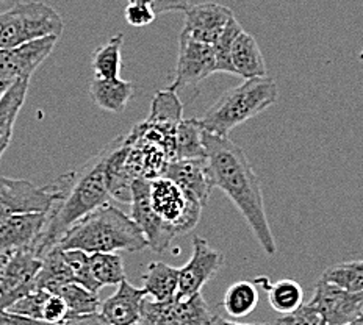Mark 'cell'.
<instances>
[{"label":"cell","instance_id":"obj_8","mask_svg":"<svg viewBox=\"0 0 363 325\" xmlns=\"http://www.w3.org/2000/svg\"><path fill=\"white\" fill-rule=\"evenodd\" d=\"M55 194L49 186H36L27 180L0 176V219L24 213H49Z\"/></svg>","mask_w":363,"mask_h":325},{"label":"cell","instance_id":"obj_2","mask_svg":"<svg viewBox=\"0 0 363 325\" xmlns=\"http://www.w3.org/2000/svg\"><path fill=\"white\" fill-rule=\"evenodd\" d=\"M202 141L215 188H219L243 215L264 253L274 256L277 246L264 211L262 183L245 150L229 136H216L206 130Z\"/></svg>","mask_w":363,"mask_h":325},{"label":"cell","instance_id":"obj_3","mask_svg":"<svg viewBox=\"0 0 363 325\" xmlns=\"http://www.w3.org/2000/svg\"><path fill=\"white\" fill-rule=\"evenodd\" d=\"M58 246L63 251H77L91 253L140 252L147 247V241L138 225L124 211L105 203L89 213L67 230Z\"/></svg>","mask_w":363,"mask_h":325},{"label":"cell","instance_id":"obj_24","mask_svg":"<svg viewBox=\"0 0 363 325\" xmlns=\"http://www.w3.org/2000/svg\"><path fill=\"white\" fill-rule=\"evenodd\" d=\"M254 283L262 285L268 294V302L271 308L277 313L290 314L301 308L302 300H304V291L301 285L290 278H284L276 283H269L267 277L255 278Z\"/></svg>","mask_w":363,"mask_h":325},{"label":"cell","instance_id":"obj_30","mask_svg":"<svg viewBox=\"0 0 363 325\" xmlns=\"http://www.w3.org/2000/svg\"><path fill=\"white\" fill-rule=\"evenodd\" d=\"M323 282L335 285L350 292H363V260L338 263L324 270Z\"/></svg>","mask_w":363,"mask_h":325},{"label":"cell","instance_id":"obj_4","mask_svg":"<svg viewBox=\"0 0 363 325\" xmlns=\"http://www.w3.org/2000/svg\"><path fill=\"white\" fill-rule=\"evenodd\" d=\"M276 81L269 77L245 80L227 89L201 119L203 130L216 136H229L238 125L259 116L277 101Z\"/></svg>","mask_w":363,"mask_h":325},{"label":"cell","instance_id":"obj_40","mask_svg":"<svg viewBox=\"0 0 363 325\" xmlns=\"http://www.w3.org/2000/svg\"><path fill=\"white\" fill-rule=\"evenodd\" d=\"M208 325H276V324H269V322H252V324H241V322H232L227 321L221 316H213Z\"/></svg>","mask_w":363,"mask_h":325},{"label":"cell","instance_id":"obj_6","mask_svg":"<svg viewBox=\"0 0 363 325\" xmlns=\"http://www.w3.org/2000/svg\"><path fill=\"white\" fill-rule=\"evenodd\" d=\"M150 203L174 235H184L198 225L202 205L194 195L168 177L150 181Z\"/></svg>","mask_w":363,"mask_h":325},{"label":"cell","instance_id":"obj_12","mask_svg":"<svg viewBox=\"0 0 363 325\" xmlns=\"http://www.w3.org/2000/svg\"><path fill=\"white\" fill-rule=\"evenodd\" d=\"M215 52L211 45L180 35L176 75L169 89L177 91L199 85L202 80L215 74Z\"/></svg>","mask_w":363,"mask_h":325},{"label":"cell","instance_id":"obj_21","mask_svg":"<svg viewBox=\"0 0 363 325\" xmlns=\"http://www.w3.org/2000/svg\"><path fill=\"white\" fill-rule=\"evenodd\" d=\"M143 290L147 297L157 302L174 300L179 290V268L160 261L149 263L143 274Z\"/></svg>","mask_w":363,"mask_h":325},{"label":"cell","instance_id":"obj_28","mask_svg":"<svg viewBox=\"0 0 363 325\" xmlns=\"http://www.w3.org/2000/svg\"><path fill=\"white\" fill-rule=\"evenodd\" d=\"M54 294H58L65 300L67 312H69V317L97 313L101 305L99 296L96 292H91L89 290L83 288V286L77 283L65 285Z\"/></svg>","mask_w":363,"mask_h":325},{"label":"cell","instance_id":"obj_42","mask_svg":"<svg viewBox=\"0 0 363 325\" xmlns=\"http://www.w3.org/2000/svg\"><path fill=\"white\" fill-rule=\"evenodd\" d=\"M345 325H363V312L359 316H355L354 319H351L350 322L345 324Z\"/></svg>","mask_w":363,"mask_h":325},{"label":"cell","instance_id":"obj_45","mask_svg":"<svg viewBox=\"0 0 363 325\" xmlns=\"http://www.w3.org/2000/svg\"><path fill=\"white\" fill-rule=\"evenodd\" d=\"M0 2H4V0H0Z\"/></svg>","mask_w":363,"mask_h":325},{"label":"cell","instance_id":"obj_25","mask_svg":"<svg viewBox=\"0 0 363 325\" xmlns=\"http://www.w3.org/2000/svg\"><path fill=\"white\" fill-rule=\"evenodd\" d=\"M203 127L201 119L190 118L182 119L174 136V147H176V160H190V158H203Z\"/></svg>","mask_w":363,"mask_h":325},{"label":"cell","instance_id":"obj_38","mask_svg":"<svg viewBox=\"0 0 363 325\" xmlns=\"http://www.w3.org/2000/svg\"><path fill=\"white\" fill-rule=\"evenodd\" d=\"M0 325H49V324L30 319V317L11 313L9 309L0 308Z\"/></svg>","mask_w":363,"mask_h":325},{"label":"cell","instance_id":"obj_34","mask_svg":"<svg viewBox=\"0 0 363 325\" xmlns=\"http://www.w3.org/2000/svg\"><path fill=\"white\" fill-rule=\"evenodd\" d=\"M174 300L157 302L146 296L143 300L140 321L136 325H172Z\"/></svg>","mask_w":363,"mask_h":325},{"label":"cell","instance_id":"obj_43","mask_svg":"<svg viewBox=\"0 0 363 325\" xmlns=\"http://www.w3.org/2000/svg\"><path fill=\"white\" fill-rule=\"evenodd\" d=\"M359 59H360V62H363V47H362V50H360V54H359Z\"/></svg>","mask_w":363,"mask_h":325},{"label":"cell","instance_id":"obj_36","mask_svg":"<svg viewBox=\"0 0 363 325\" xmlns=\"http://www.w3.org/2000/svg\"><path fill=\"white\" fill-rule=\"evenodd\" d=\"M321 317L318 316L308 305H302L296 312L285 314L276 321V325H320Z\"/></svg>","mask_w":363,"mask_h":325},{"label":"cell","instance_id":"obj_14","mask_svg":"<svg viewBox=\"0 0 363 325\" xmlns=\"http://www.w3.org/2000/svg\"><path fill=\"white\" fill-rule=\"evenodd\" d=\"M45 219V213H24L0 219V256L19 251H36Z\"/></svg>","mask_w":363,"mask_h":325},{"label":"cell","instance_id":"obj_44","mask_svg":"<svg viewBox=\"0 0 363 325\" xmlns=\"http://www.w3.org/2000/svg\"><path fill=\"white\" fill-rule=\"evenodd\" d=\"M320 325H326V324H324V322H323V321H321V322H320Z\"/></svg>","mask_w":363,"mask_h":325},{"label":"cell","instance_id":"obj_39","mask_svg":"<svg viewBox=\"0 0 363 325\" xmlns=\"http://www.w3.org/2000/svg\"><path fill=\"white\" fill-rule=\"evenodd\" d=\"M60 325H111V324L105 321L101 313H93V314L69 317V319Z\"/></svg>","mask_w":363,"mask_h":325},{"label":"cell","instance_id":"obj_9","mask_svg":"<svg viewBox=\"0 0 363 325\" xmlns=\"http://www.w3.org/2000/svg\"><path fill=\"white\" fill-rule=\"evenodd\" d=\"M224 263V255L201 236L193 238V253L184 268L179 269V290L176 300H186L213 278Z\"/></svg>","mask_w":363,"mask_h":325},{"label":"cell","instance_id":"obj_1","mask_svg":"<svg viewBox=\"0 0 363 325\" xmlns=\"http://www.w3.org/2000/svg\"><path fill=\"white\" fill-rule=\"evenodd\" d=\"M127 150L125 135L118 136L83 168L65 173L54 183L48 185L55 194V202L49 210L36 247V253L41 258L49 249L58 246L65 233L75 222L108 203V199L113 198V186L123 169Z\"/></svg>","mask_w":363,"mask_h":325},{"label":"cell","instance_id":"obj_5","mask_svg":"<svg viewBox=\"0 0 363 325\" xmlns=\"http://www.w3.org/2000/svg\"><path fill=\"white\" fill-rule=\"evenodd\" d=\"M63 19L44 2H18L0 13V49H11L63 33Z\"/></svg>","mask_w":363,"mask_h":325},{"label":"cell","instance_id":"obj_37","mask_svg":"<svg viewBox=\"0 0 363 325\" xmlns=\"http://www.w3.org/2000/svg\"><path fill=\"white\" fill-rule=\"evenodd\" d=\"M150 8L155 14H163L169 11H186L190 8V0H154Z\"/></svg>","mask_w":363,"mask_h":325},{"label":"cell","instance_id":"obj_26","mask_svg":"<svg viewBox=\"0 0 363 325\" xmlns=\"http://www.w3.org/2000/svg\"><path fill=\"white\" fill-rule=\"evenodd\" d=\"M124 35L111 36L104 45H99L93 54V71L96 79H119L121 63H123Z\"/></svg>","mask_w":363,"mask_h":325},{"label":"cell","instance_id":"obj_23","mask_svg":"<svg viewBox=\"0 0 363 325\" xmlns=\"http://www.w3.org/2000/svg\"><path fill=\"white\" fill-rule=\"evenodd\" d=\"M28 85L30 80L14 81L9 93L0 101V160L11 142L14 122H16L22 105L26 102Z\"/></svg>","mask_w":363,"mask_h":325},{"label":"cell","instance_id":"obj_11","mask_svg":"<svg viewBox=\"0 0 363 325\" xmlns=\"http://www.w3.org/2000/svg\"><path fill=\"white\" fill-rule=\"evenodd\" d=\"M307 305L326 325H345L363 312V292H350L320 280Z\"/></svg>","mask_w":363,"mask_h":325},{"label":"cell","instance_id":"obj_22","mask_svg":"<svg viewBox=\"0 0 363 325\" xmlns=\"http://www.w3.org/2000/svg\"><path fill=\"white\" fill-rule=\"evenodd\" d=\"M75 283L69 264L65 258V251L54 246L43 255V268L36 277V290L57 292L62 286Z\"/></svg>","mask_w":363,"mask_h":325},{"label":"cell","instance_id":"obj_19","mask_svg":"<svg viewBox=\"0 0 363 325\" xmlns=\"http://www.w3.org/2000/svg\"><path fill=\"white\" fill-rule=\"evenodd\" d=\"M230 59L235 75L241 79L251 80L267 77V64H264L259 44H257L255 38L246 33L245 30L233 41Z\"/></svg>","mask_w":363,"mask_h":325},{"label":"cell","instance_id":"obj_41","mask_svg":"<svg viewBox=\"0 0 363 325\" xmlns=\"http://www.w3.org/2000/svg\"><path fill=\"white\" fill-rule=\"evenodd\" d=\"M14 85V81L11 80H5V79H0V101L4 99V96L9 93L10 88Z\"/></svg>","mask_w":363,"mask_h":325},{"label":"cell","instance_id":"obj_29","mask_svg":"<svg viewBox=\"0 0 363 325\" xmlns=\"http://www.w3.org/2000/svg\"><path fill=\"white\" fill-rule=\"evenodd\" d=\"M213 314L202 292L186 300H174L172 325H208Z\"/></svg>","mask_w":363,"mask_h":325},{"label":"cell","instance_id":"obj_10","mask_svg":"<svg viewBox=\"0 0 363 325\" xmlns=\"http://www.w3.org/2000/svg\"><path fill=\"white\" fill-rule=\"evenodd\" d=\"M150 181L145 178H138L132 185V213L130 217L138 225L143 235L147 241V247L152 249L157 253H163L169 249L172 238H176L172 230L166 225L160 216L155 213L150 203L149 195Z\"/></svg>","mask_w":363,"mask_h":325},{"label":"cell","instance_id":"obj_31","mask_svg":"<svg viewBox=\"0 0 363 325\" xmlns=\"http://www.w3.org/2000/svg\"><path fill=\"white\" fill-rule=\"evenodd\" d=\"M89 263L93 275L101 288L127 280L123 258L118 253H91Z\"/></svg>","mask_w":363,"mask_h":325},{"label":"cell","instance_id":"obj_13","mask_svg":"<svg viewBox=\"0 0 363 325\" xmlns=\"http://www.w3.org/2000/svg\"><path fill=\"white\" fill-rule=\"evenodd\" d=\"M58 38L49 36L11 49H0V79L18 81L30 80L52 50Z\"/></svg>","mask_w":363,"mask_h":325},{"label":"cell","instance_id":"obj_7","mask_svg":"<svg viewBox=\"0 0 363 325\" xmlns=\"http://www.w3.org/2000/svg\"><path fill=\"white\" fill-rule=\"evenodd\" d=\"M43 258L36 251H19L0 256V308H10L27 294L36 291V277Z\"/></svg>","mask_w":363,"mask_h":325},{"label":"cell","instance_id":"obj_27","mask_svg":"<svg viewBox=\"0 0 363 325\" xmlns=\"http://www.w3.org/2000/svg\"><path fill=\"white\" fill-rule=\"evenodd\" d=\"M257 288L259 286L254 282H237L230 285L221 304L225 313L235 319L252 313L259 304V290Z\"/></svg>","mask_w":363,"mask_h":325},{"label":"cell","instance_id":"obj_15","mask_svg":"<svg viewBox=\"0 0 363 325\" xmlns=\"http://www.w3.org/2000/svg\"><path fill=\"white\" fill-rule=\"evenodd\" d=\"M233 18V11L224 5L213 2L193 5L185 11V24L180 35L213 45Z\"/></svg>","mask_w":363,"mask_h":325},{"label":"cell","instance_id":"obj_33","mask_svg":"<svg viewBox=\"0 0 363 325\" xmlns=\"http://www.w3.org/2000/svg\"><path fill=\"white\" fill-rule=\"evenodd\" d=\"M65 258L67 264H69L75 283L89 290L91 292H96V294L99 292L101 285L96 282V278L93 275L89 255L86 252L77 251V249H71V251H65Z\"/></svg>","mask_w":363,"mask_h":325},{"label":"cell","instance_id":"obj_18","mask_svg":"<svg viewBox=\"0 0 363 325\" xmlns=\"http://www.w3.org/2000/svg\"><path fill=\"white\" fill-rule=\"evenodd\" d=\"M182 111H184V105H182L179 99L177 91L169 88L164 91H158L154 97L152 105H150L149 118L145 122L158 133L166 136L168 139L174 141L177 125L182 120Z\"/></svg>","mask_w":363,"mask_h":325},{"label":"cell","instance_id":"obj_35","mask_svg":"<svg viewBox=\"0 0 363 325\" xmlns=\"http://www.w3.org/2000/svg\"><path fill=\"white\" fill-rule=\"evenodd\" d=\"M155 16L154 10L146 5H127L124 11V18L132 27H146L152 24Z\"/></svg>","mask_w":363,"mask_h":325},{"label":"cell","instance_id":"obj_17","mask_svg":"<svg viewBox=\"0 0 363 325\" xmlns=\"http://www.w3.org/2000/svg\"><path fill=\"white\" fill-rule=\"evenodd\" d=\"M146 292L130 282H121L116 292L104 302L101 314L111 325H136L140 321L143 300Z\"/></svg>","mask_w":363,"mask_h":325},{"label":"cell","instance_id":"obj_20","mask_svg":"<svg viewBox=\"0 0 363 325\" xmlns=\"http://www.w3.org/2000/svg\"><path fill=\"white\" fill-rule=\"evenodd\" d=\"M91 99L108 113H123L133 96V85L121 79H93L88 86Z\"/></svg>","mask_w":363,"mask_h":325},{"label":"cell","instance_id":"obj_32","mask_svg":"<svg viewBox=\"0 0 363 325\" xmlns=\"http://www.w3.org/2000/svg\"><path fill=\"white\" fill-rule=\"evenodd\" d=\"M243 32V27L240 25V22L237 21V18H233L227 27L224 28V32L221 33V36L218 38L216 42L211 45L215 52V74L216 72H225V74H232L235 75V71H233L232 66V59H230V54H232V45L235 38Z\"/></svg>","mask_w":363,"mask_h":325},{"label":"cell","instance_id":"obj_16","mask_svg":"<svg viewBox=\"0 0 363 325\" xmlns=\"http://www.w3.org/2000/svg\"><path fill=\"white\" fill-rule=\"evenodd\" d=\"M176 181L184 190L190 191L201 205H207L210 194L215 188L213 173H211L208 160L203 158H190V160H174L168 164L164 176Z\"/></svg>","mask_w":363,"mask_h":325}]
</instances>
